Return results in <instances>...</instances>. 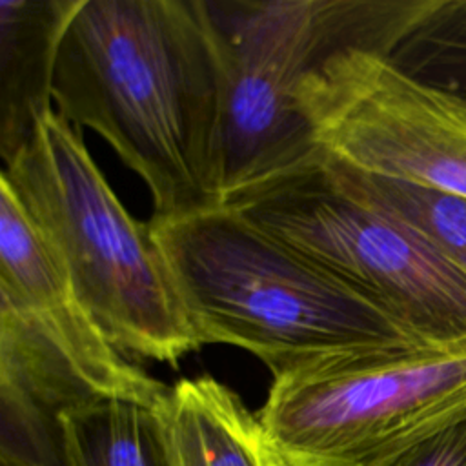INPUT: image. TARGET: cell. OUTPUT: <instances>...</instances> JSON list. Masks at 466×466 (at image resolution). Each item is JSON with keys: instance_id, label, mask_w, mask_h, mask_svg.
Masks as SVG:
<instances>
[{"instance_id": "cell-13", "label": "cell", "mask_w": 466, "mask_h": 466, "mask_svg": "<svg viewBox=\"0 0 466 466\" xmlns=\"http://www.w3.org/2000/svg\"><path fill=\"white\" fill-rule=\"evenodd\" d=\"M388 60L466 107V0H433Z\"/></svg>"}, {"instance_id": "cell-4", "label": "cell", "mask_w": 466, "mask_h": 466, "mask_svg": "<svg viewBox=\"0 0 466 466\" xmlns=\"http://www.w3.org/2000/svg\"><path fill=\"white\" fill-rule=\"evenodd\" d=\"M257 417L280 466H388L466 419V342L302 364L273 375Z\"/></svg>"}, {"instance_id": "cell-2", "label": "cell", "mask_w": 466, "mask_h": 466, "mask_svg": "<svg viewBox=\"0 0 466 466\" xmlns=\"http://www.w3.org/2000/svg\"><path fill=\"white\" fill-rule=\"evenodd\" d=\"M149 226L200 346L242 348L279 375L331 355L424 344L231 206Z\"/></svg>"}, {"instance_id": "cell-10", "label": "cell", "mask_w": 466, "mask_h": 466, "mask_svg": "<svg viewBox=\"0 0 466 466\" xmlns=\"http://www.w3.org/2000/svg\"><path fill=\"white\" fill-rule=\"evenodd\" d=\"M164 417L173 466H280L258 417L211 377L178 380Z\"/></svg>"}, {"instance_id": "cell-8", "label": "cell", "mask_w": 466, "mask_h": 466, "mask_svg": "<svg viewBox=\"0 0 466 466\" xmlns=\"http://www.w3.org/2000/svg\"><path fill=\"white\" fill-rule=\"evenodd\" d=\"M0 302L27 315L104 393L166 406L171 388L131 364L100 331L13 187L0 178Z\"/></svg>"}, {"instance_id": "cell-14", "label": "cell", "mask_w": 466, "mask_h": 466, "mask_svg": "<svg viewBox=\"0 0 466 466\" xmlns=\"http://www.w3.org/2000/svg\"><path fill=\"white\" fill-rule=\"evenodd\" d=\"M388 466H466V419L424 437Z\"/></svg>"}, {"instance_id": "cell-6", "label": "cell", "mask_w": 466, "mask_h": 466, "mask_svg": "<svg viewBox=\"0 0 466 466\" xmlns=\"http://www.w3.org/2000/svg\"><path fill=\"white\" fill-rule=\"evenodd\" d=\"M291 244L431 346L466 342V271L315 166L226 204Z\"/></svg>"}, {"instance_id": "cell-11", "label": "cell", "mask_w": 466, "mask_h": 466, "mask_svg": "<svg viewBox=\"0 0 466 466\" xmlns=\"http://www.w3.org/2000/svg\"><path fill=\"white\" fill-rule=\"evenodd\" d=\"M164 408L113 395L67 408L56 466H173Z\"/></svg>"}, {"instance_id": "cell-3", "label": "cell", "mask_w": 466, "mask_h": 466, "mask_svg": "<svg viewBox=\"0 0 466 466\" xmlns=\"http://www.w3.org/2000/svg\"><path fill=\"white\" fill-rule=\"evenodd\" d=\"M0 178L18 195L120 353L177 366L200 348L149 222L127 213L58 111L42 116Z\"/></svg>"}, {"instance_id": "cell-1", "label": "cell", "mask_w": 466, "mask_h": 466, "mask_svg": "<svg viewBox=\"0 0 466 466\" xmlns=\"http://www.w3.org/2000/svg\"><path fill=\"white\" fill-rule=\"evenodd\" d=\"M53 100L147 184L151 222L224 206V64L206 0H82Z\"/></svg>"}, {"instance_id": "cell-12", "label": "cell", "mask_w": 466, "mask_h": 466, "mask_svg": "<svg viewBox=\"0 0 466 466\" xmlns=\"http://www.w3.org/2000/svg\"><path fill=\"white\" fill-rule=\"evenodd\" d=\"M322 166L342 189L408 224L466 271V197L362 173L328 157Z\"/></svg>"}, {"instance_id": "cell-5", "label": "cell", "mask_w": 466, "mask_h": 466, "mask_svg": "<svg viewBox=\"0 0 466 466\" xmlns=\"http://www.w3.org/2000/svg\"><path fill=\"white\" fill-rule=\"evenodd\" d=\"M224 64V206L324 158L299 104L302 80L331 53L362 47V0L209 2Z\"/></svg>"}, {"instance_id": "cell-15", "label": "cell", "mask_w": 466, "mask_h": 466, "mask_svg": "<svg viewBox=\"0 0 466 466\" xmlns=\"http://www.w3.org/2000/svg\"><path fill=\"white\" fill-rule=\"evenodd\" d=\"M0 466H44L33 459H27L20 453L0 450Z\"/></svg>"}, {"instance_id": "cell-7", "label": "cell", "mask_w": 466, "mask_h": 466, "mask_svg": "<svg viewBox=\"0 0 466 466\" xmlns=\"http://www.w3.org/2000/svg\"><path fill=\"white\" fill-rule=\"evenodd\" d=\"M297 96L324 157L466 197V107L384 55L339 49L302 80Z\"/></svg>"}, {"instance_id": "cell-9", "label": "cell", "mask_w": 466, "mask_h": 466, "mask_svg": "<svg viewBox=\"0 0 466 466\" xmlns=\"http://www.w3.org/2000/svg\"><path fill=\"white\" fill-rule=\"evenodd\" d=\"M82 0L0 2V155L9 162L51 111L62 38Z\"/></svg>"}]
</instances>
